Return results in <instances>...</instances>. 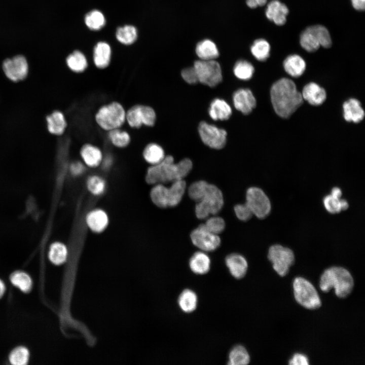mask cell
<instances>
[{
	"label": "cell",
	"instance_id": "4dcf8cb0",
	"mask_svg": "<svg viewBox=\"0 0 365 365\" xmlns=\"http://www.w3.org/2000/svg\"><path fill=\"white\" fill-rule=\"evenodd\" d=\"M250 361V357L247 350L241 345L235 346L229 352L228 364L246 365Z\"/></svg>",
	"mask_w": 365,
	"mask_h": 365
},
{
	"label": "cell",
	"instance_id": "e575fe53",
	"mask_svg": "<svg viewBox=\"0 0 365 365\" xmlns=\"http://www.w3.org/2000/svg\"><path fill=\"white\" fill-rule=\"evenodd\" d=\"M300 44L307 52H312L317 50L320 46L318 40L311 28L309 26L301 34Z\"/></svg>",
	"mask_w": 365,
	"mask_h": 365
},
{
	"label": "cell",
	"instance_id": "d4e9b609",
	"mask_svg": "<svg viewBox=\"0 0 365 365\" xmlns=\"http://www.w3.org/2000/svg\"><path fill=\"white\" fill-rule=\"evenodd\" d=\"M208 113L213 120H227L232 114V109L224 100L216 98L211 102Z\"/></svg>",
	"mask_w": 365,
	"mask_h": 365
},
{
	"label": "cell",
	"instance_id": "d6986e66",
	"mask_svg": "<svg viewBox=\"0 0 365 365\" xmlns=\"http://www.w3.org/2000/svg\"><path fill=\"white\" fill-rule=\"evenodd\" d=\"M80 153L84 164L88 167L95 168L101 164L103 155L97 146L85 143L81 147Z\"/></svg>",
	"mask_w": 365,
	"mask_h": 365
},
{
	"label": "cell",
	"instance_id": "277c9868",
	"mask_svg": "<svg viewBox=\"0 0 365 365\" xmlns=\"http://www.w3.org/2000/svg\"><path fill=\"white\" fill-rule=\"evenodd\" d=\"M126 112L121 103L112 101L98 109L95 115V120L101 129L109 131L123 126L126 122Z\"/></svg>",
	"mask_w": 365,
	"mask_h": 365
},
{
	"label": "cell",
	"instance_id": "1f68e13d",
	"mask_svg": "<svg viewBox=\"0 0 365 365\" xmlns=\"http://www.w3.org/2000/svg\"><path fill=\"white\" fill-rule=\"evenodd\" d=\"M68 256V249L62 243L56 242L50 246L48 257L50 261L54 265H60L65 262Z\"/></svg>",
	"mask_w": 365,
	"mask_h": 365
},
{
	"label": "cell",
	"instance_id": "4316f807",
	"mask_svg": "<svg viewBox=\"0 0 365 365\" xmlns=\"http://www.w3.org/2000/svg\"><path fill=\"white\" fill-rule=\"evenodd\" d=\"M196 53L201 60H214L219 55L216 45L211 40H204L199 42L196 47Z\"/></svg>",
	"mask_w": 365,
	"mask_h": 365
},
{
	"label": "cell",
	"instance_id": "30bf717a",
	"mask_svg": "<svg viewBox=\"0 0 365 365\" xmlns=\"http://www.w3.org/2000/svg\"><path fill=\"white\" fill-rule=\"evenodd\" d=\"M245 203L253 215L263 219L267 217L271 210V202L265 193L256 187L249 188L246 193Z\"/></svg>",
	"mask_w": 365,
	"mask_h": 365
},
{
	"label": "cell",
	"instance_id": "8992f818",
	"mask_svg": "<svg viewBox=\"0 0 365 365\" xmlns=\"http://www.w3.org/2000/svg\"><path fill=\"white\" fill-rule=\"evenodd\" d=\"M293 290L296 302L303 307L314 310L319 308L321 302L313 284L306 279L297 277L293 281Z\"/></svg>",
	"mask_w": 365,
	"mask_h": 365
},
{
	"label": "cell",
	"instance_id": "f1b7e54d",
	"mask_svg": "<svg viewBox=\"0 0 365 365\" xmlns=\"http://www.w3.org/2000/svg\"><path fill=\"white\" fill-rule=\"evenodd\" d=\"M142 156L144 160L151 165L160 163L165 157L163 148L156 143L148 144L143 150Z\"/></svg>",
	"mask_w": 365,
	"mask_h": 365
},
{
	"label": "cell",
	"instance_id": "83f0119b",
	"mask_svg": "<svg viewBox=\"0 0 365 365\" xmlns=\"http://www.w3.org/2000/svg\"><path fill=\"white\" fill-rule=\"evenodd\" d=\"M152 202L160 208L169 207V190L164 184L154 185L150 192Z\"/></svg>",
	"mask_w": 365,
	"mask_h": 365
},
{
	"label": "cell",
	"instance_id": "7bdbcfd3",
	"mask_svg": "<svg viewBox=\"0 0 365 365\" xmlns=\"http://www.w3.org/2000/svg\"><path fill=\"white\" fill-rule=\"evenodd\" d=\"M86 185L88 191L96 196L102 194L106 188L104 179L97 175L90 176L87 180Z\"/></svg>",
	"mask_w": 365,
	"mask_h": 365
},
{
	"label": "cell",
	"instance_id": "74e56055",
	"mask_svg": "<svg viewBox=\"0 0 365 365\" xmlns=\"http://www.w3.org/2000/svg\"><path fill=\"white\" fill-rule=\"evenodd\" d=\"M116 36L117 40L121 43L129 45L136 40L137 31L136 28L132 25H125L117 29Z\"/></svg>",
	"mask_w": 365,
	"mask_h": 365
},
{
	"label": "cell",
	"instance_id": "7c38bea8",
	"mask_svg": "<svg viewBox=\"0 0 365 365\" xmlns=\"http://www.w3.org/2000/svg\"><path fill=\"white\" fill-rule=\"evenodd\" d=\"M198 131L203 143L214 149L223 148L227 142V132L205 121L200 123Z\"/></svg>",
	"mask_w": 365,
	"mask_h": 365
},
{
	"label": "cell",
	"instance_id": "4fadbf2b",
	"mask_svg": "<svg viewBox=\"0 0 365 365\" xmlns=\"http://www.w3.org/2000/svg\"><path fill=\"white\" fill-rule=\"evenodd\" d=\"M190 237L195 246L206 252L216 250L221 244V239L218 235L208 231L204 224L200 225L193 230Z\"/></svg>",
	"mask_w": 365,
	"mask_h": 365
},
{
	"label": "cell",
	"instance_id": "484cf974",
	"mask_svg": "<svg viewBox=\"0 0 365 365\" xmlns=\"http://www.w3.org/2000/svg\"><path fill=\"white\" fill-rule=\"evenodd\" d=\"M177 303L179 308L185 313L194 312L198 305V296L191 289L186 288L179 294Z\"/></svg>",
	"mask_w": 365,
	"mask_h": 365
},
{
	"label": "cell",
	"instance_id": "f6af8a7d",
	"mask_svg": "<svg viewBox=\"0 0 365 365\" xmlns=\"http://www.w3.org/2000/svg\"><path fill=\"white\" fill-rule=\"evenodd\" d=\"M315 34L319 44L324 48H328L332 46V39L328 30L321 25L310 26Z\"/></svg>",
	"mask_w": 365,
	"mask_h": 365
},
{
	"label": "cell",
	"instance_id": "836d02e7",
	"mask_svg": "<svg viewBox=\"0 0 365 365\" xmlns=\"http://www.w3.org/2000/svg\"><path fill=\"white\" fill-rule=\"evenodd\" d=\"M169 191V207L177 206L181 201L186 189V183L184 179L174 181L168 187Z\"/></svg>",
	"mask_w": 365,
	"mask_h": 365
},
{
	"label": "cell",
	"instance_id": "f907efd6",
	"mask_svg": "<svg viewBox=\"0 0 365 365\" xmlns=\"http://www.w3.org/2000/svg\"><path fill=\"white\" fill-rule=\"evenodd\" d=\"M85 170V165L80 161H76L71 163L70 171L72 174L78 176L82 174Z\"/></svg>",
	"mask_w": 365,
	"mask_h": 365
},
{
	"label": "cell",
	"instance_id": "ac0fdd59",
	"mask_svg": "<svg viewBox=\"0 0 365 365\" xmlns=\"http://www.w3.org/2000/svg\"><path fill=\"white\" fill-rule=\"evenodd\" d=\"M48 131L51 134L59 136L63 134L67 127V121L64 114L59 110H54L46 118Z\"/></svg>",
	"mask_w": 365,
	"mask_h": 365
},
{
	"label": "cell",
	"instance_id": "52a82bcc",
	"mask_svg": "<svg viewBox=\"0 0 365 365\" xmlns=\"http://www.w3.org/2000/svg\"><path fill=\"white\" fill-rule=\"evenodd\" d=\"M268 258L274 270L280 276H285L295 263V255L291 249L280 244H274L268 250Z\"/></svg>",
	"mask_w": 365,
	"mask_h": 365
},
{
	"label": "cell",
	"instance_id": "3957f363",
	"mask_svg": "<svg viewBox=\"0 0 365 365\" xmlns=\"http://www.w3.org/2000/svg\"><path fill=\"white\" fill-rule=\"evenodd\" d=\"M354 280L351 273L344 268L334 266L324 270L321 275L319 287L325 293L332 288L336 295L340 298H345L353 290Z\"/></svg>",
	"mask_w": 365,
	"mask_h": 365
},
{
	"label": "cell",
	"instance_id": "8fae6325",
	"mask_svg": "<svg viewBox=\"0 0 365 365\" xmlns=\"http://www.w3.org/2000/svg\"><path fill=\"white\" fill-rule=\"evenodd\" d=\"M2 68L6 78L13 82L24 80L29 73L28 61L21 55L6 59L3 62Z\"/></svg>",
	"mask_w": 365,
	"mask_h": 365
},
{
	"label": "cell",
	"instance_id": "60d3db41",
	"mask_svg": "<svg viewBox=\"0 0 365 365\" xmlns=\"http://www.w3.org/2000/svg\"><path fill=\"white\" fill-rule=\"evenodd\" d=\"M254 69L253 65L248 61L241 60L235 64L233 72L235 76L241 80H248L251 78Z\"/></svg>",
	"mask_w": 365,
	"mask_h": 365
},
{
	"label": "cell",
	"instance_id": "db71d44e",
	"mask_svg": "<svg viewBox=\"0 0 365 365\" xmlns=\"http://www.w3.org/2000/svg\"><path fill=\"white\" fill-rule=\"evenodd\" d=\"M112 162H113V159H112V158L110 156H106L105 157H104V156H103L101 163L103 164L104 167H108L112 164Z\"/></svg>",
	"mask_w": 365,
	"mask_h": 365
},
{
	"label": "cell",
	"instance_id": "5b68a950",
	"mask_svg": "<svg viewBox=\"0 0 365 365\" xmlns=\"http://www.w3.org/2000/svg\"><path fill=\"white\" fill-rule=\"evenodd\" d=\"M224 205L223 195L216 186L208 184L202 199L196 204L195 214L199 219H205L209 215H215Z\"/></svg>",
	"mask_w": 365,
	"mask_h": 365
},
{
	"label": "cell",
	"instance_id": "7a4b0ae2",
	"mask_svg": "<svg viewBox=\"0 0 365 365\" xmlns=\"http://www.w3.org/2000/svg\"><path fill=\"white\" fill-rule=\"evenodd\" d=\"M193 167L191 160L185 158L174 163L172 156H165L160 163L151 165L147 170L145 180L151 185L165 184L183 179Z\"/></svg>",
	"mask_w": 365,
	"mask_h": 365
},
{
	"label": "cell",
	"instance_id": "b9f144b4",
	"mask_svg": "<svg viewBox=\"0 0 365 365\" xmlns=\"http://www.w3.org/2000/svg\"><path fill=\"white\" fill-rule=\"evenodd\" d=\"M29 358V352L27 348L24 346H19L14 348L9 354V361L13 365H25L27 364Z\"/></svg>",
	"mask_w": 365,
	"mask_h": 365
},
{
	"label": "cell",
	"instance_id": "9f6ffc18",
	"mask_svg": "<svg viewBox=\"0 0 365 365\" xmlns=\"http://www.w3.org/2000/svg\"><path fill=\"white\" fill-rule=\"evenodd\" d=\"M6 290V286L4 282L0 279V298L4 295Z\"/></svg>",
	"mask_w": 365,
	"mask_h": 365
},
{
	"label": "cell",
	"instance_id": "7402d4cb",
	"mask_svg": "<svg viewBox=\"0 0 365 365\" xmlns=\"http://www.w3.org/2000/svg\"><path fill=\"white\" fill-rule=\"evenodd\" d=\"M189 266L193 273L202 275L209 271L211 260L206 252L200 250L192 255L189 260Z\"/></svg>",
	"mask_w": 365,
	"mask_h": 365
},
{
	"label": "cell",
	"instance_id": "8d00e7d4",
	"mask_svg": "<svg viewBox=\"0 0 365 365\" xmlns=\"http://www.w3.org/2000/svg\"><path fill=\"white\" fill-rule=\"evenodd\" d=\"M12 284L23 292H28L32 288V281L30 276L23 271H16L10 276Z\"/></svg>",
	"mask_w": 365,
	"mask_h": 365
},
{
	"label": "cell",
	"instance_id": "e0dca14e",
	"mask_svg": "<svg viewBox=\"0 0 365 365\" xmlns=\"http://www.w3.org/2000/svg\"><path fill=\"white\" fill-rule=\"evenodd\" d=\"M267 18L277 25H283L286 21L288 14L287 6L278 0H273L267 5L266 12Z\"/></svg>",
	"mask_w": 365,
	"mask_h": 365
},
{
	"label": "cell",
	"instance_id": "f546056e",
	"mask_svg": "<svg viewBox=\"0 0 365 365\" xmlns=\"http://www.w3.org/2000/svg\"><path fill=\"white\" fill-rule=\"evenodd\" d=\"M66 63L69 69L75 73L84 72L88 66L86 56L78 50L74 51L67 57Z\"/></svg>",
	"mask_w": 365,
	"mask_h": 365
},
{
	"label": "cell",
	"instance_id": "9c48e42d",
	"mask_svg": "<svg viewBox=\"0 0 365 365\" xmlns=\"http://www.w3.org/2000/svg\"><path fill=\"white\" fill-rule=\"evenodd\" d=\"M156 120L155 111L149 105L135 104L126 112V122L132 128L138 129L143 125L153 126Z\"/></svg>",
	"mask_w": 365,
	"mask_h": 365
},
{
	"label": "cell",
	"instance_id": "d590c367",
	"mask_svg": "<svg viewBox=\"0 0 365 365\" xmlns=\"http://www.w3.org/2000/svg\"><path fill=\"white\" fill-rule=\"evenodd\" d=\"M325 209L330 213L336 214L347 209L349 207L348 202L341 198L327 195L323 199Z\"/></svg>",
	"mask_w": 365,
	"mask_h": 365
},
{
	"label": "cell",
	"instance_id": "bcb514c9",
	"mask_svg": "<svg viewBox=\"0 0 365 365\" xmlns=\"http://www.w3.org/2000/svg\"><path fill=\"white\" fill-rule=\"evenodd\" d=\"M204 225L208 231L216 235L222 233L225 228L224 220L218 216L208 218Z\"/></svg>",
	"mask_w": 365,
	"mask_h": 365
},
{
	"label": "cell",
	"instance_id": "44dd1931",
	"mask_svg": "<svg viewBox=\"0 0 365 365\" xmlns=\"http://www.w3.org/2000/svg\"><path fill=\"white\" fill-rule=\"evenodd\" d=\"M86 222L88 228L92 231L100 233L107 227L109 219L104 210L101 209H95L87 214Z\"/></svg>",
	"mask_w": 365,
	"mask_h": 365
},
{
	"label": "cell",
	"instance_id": "6da1fadb",
	"mask_svg": "<svg viewBox=\"0 0 365 365\" xmlns=\"http://www.w3.org/2000/svg\"><path fill=\"white\" fill-rule=\"evenodd\" d=\"M270 98L274 111L282 118H289L304 101L295 83L286 78L277 80L272 85Z\"/></svg>",
	"mask_w": 365,
	"mask_h": 365
},
{
	"label": "cell",
	"instance_id": "2e32d148",
	"mask_svg": "<svg viewBox=\"0 0 365 365\" xmlns=\"http://www.w3.org/2000/svg\"><path fill=\"white\" fill-rule=\"evenodd\" d=\"M301 94L303 100L314 106L320 105L326 99V93L324 89L314 82L306 84Z\"/></svg>",
	"mask_w": 365,
	"mask_h": 365
},
{
	"label": "cell",
	"instance_id": "681fc988",
	"mask_svg": "<svg viewBox=\"0 0 365 365\" xmlns=\"http://www.w3.org/2000/svg\"><path fill=\"white\" fill-rule=\"evenodd\" d=\"M288 364L291 365H308L309 363L308 358L305 355L296 353L289 360Z\"/></svg>",
	"mask_w": 365,
	"mask_h": 365
},
{
	"label": "cell",
	"instance_id": "cb8c5ba5",
	"mask_svg": "<svg viewBox=\"0 0 365 365\" xmlns=\"http://www.w3.org/2000/svg\"><path fill=\"white\" fill-rule=\"evenodd\" d=\"M306 64L304 59L297 54L287 56L283 61V67L289 76L298 78L304 72Z\"/></svg>",
	"mask_w": 365,
	"mask_h": 365
},
{
	"label": "cell",
	"instance_id": "c3c4849f",
	"mask_svg": "<svg viewBox=\"0 0 365 365\" xmlns=\"http://www.w3.org/2000/svg\"><path fill=\"white\" fill-rule=\"evenodd\" d=\"M183 79L188 84H194L198 82V77L194 66L184 69L181 72Z\"/></svg>",
	"mask_w": 365,
	"mask_h": 365
},
{
	"label": "cell",
	"instance_id": "ee69618b",
	"mask_svg": "<svg viewBox=\"0 0 365 365\" xmlns=\"http://www.w3.org/2000/svg\"><path fill=\"white\" fill-rule=\"evenodd\" d=\"M208 183L204 180H199L192 184L188 188V195L191 199L199 202L203 197Z\"/></svg>",
	"mask_w": 365,
	"mask_h": 365
},
{
	"label": "cell",
	"instance_id": "5bb4252c",
	"mask_svg": "<svg viewBox=\"0 0 365 365\" xmlns=\"http://www.w3.org/2000/svg\"><path fill=\"white\" fill-rule=\"evenodd\" d=\"M235 107L244 115L250 114L255 108L257 101L251 91L248 89H239L233 95Z\"/></svg>",
	"mask_w": 365,
	"mask_h": 365
},
{
	"label": "cell",
	"instance_id": "11a10c76",
	"mask_svg": "<svg viewBox=\"0 0 365 365\" xmlns=\"http://www.w3.org/2000/svg\"><path fill=\"white\" fill-rule=\"evenodd\" d=\"M330 194L334 197L341 198L342 196V191L338 187H334L332 189Z\"/></svg>",
	"mask_w": 365,
	"mask_h": 365
},
{
	"label": "cell",
	"instance_id": "7dc6e473",
	"mask_svg": "<svg viewBox=\"0 0 365 365\" xmlns=\"http://www.w3.org/2000/svg\"><path fill=\"white\" fill-rule=\"evenodd\" d=\"M234 211L237 218L242 221H247L253 215L251 211L245 203L236 205L234 207Z\"/></svg>",
	"mask_w": 365,
	"mask_h": 365
},
{
	"label": "cell",
	"instance_id": "816d5d0a",
	"mask_svg": "<svg viewBox=\"0 0 365 365\" xmlns=\"http://www.w3.org/2000/svg\"><path fill=\"white\" fill-rule=\"evenodd\" d=\"M267 0H246L247 5L250 8H256L266 4Z\"/></svg>",
	"mask_w": 365,
	"mask_h": 365
},
{
	"label": "cell",
	"instance_id": "f35d334b",
	"mask_svg": "<svg viewBox=\"0 0 365 365\" xmlns=\"http://www.w3.org/2000/svg\"><path fill=\"white\" fill-rule=\"evenodd\" d=\"M252 55L259 61H265L269 57L270 46L265 40L259 39L254 41L250 48Z\"/></svg>",
	"mask_w": 365,
	"mask_h": 365
},
{
	"label": "cell",
	"instance_id": "ffe728a7",
	"mask_svg": "<svg viewBox=\"0 0 365 365\" xmlns=\"http://www.w3.org/2000/svg\"><path fill=\"white\" fill-rule=\"evenodd\" d=\"M343 117L347 122L358 123L364 118L365 113L360 102L356 98H350L343 104Z\"/></svg>",
	"mask_w": 365,
	"mask_h": 365
},
{
	"label": "cell",
	"instance_id": "d6a6232c",
	"mask_svg": "<svg viewBox=\"0 0 365 365\" xmlns=\"http://www.w3.org/2000/svg\"><path fill=\"white\" fill-rule=\"evenodd\" d=\"M107 136L111 144L118 148H126L131 141L129 133L121 128L107 131Z\"/></svg>",
	"mask_w": 365,
	"mask_h": 365
},
{
	"label": "cell",
	"instance_id": "ab89813d",
	"mask_svg": "<svg viewBox=\"0 0 365 365\" xmlns=\"http://www.w3.org/2000/svg\"><path fill=\"white\" fill-rule=\"evenodd\" d=\"M105 22L103 14L97 10L89 12L85 18L86 26L92 30H98L101 29L105 25Z\"/></svg>",
	"mask_w": 365,
	"mask_h": 365
},
{
	"label": "cell",
	"instance_id": "603a6c76",
	"mask_svg": "<svg viewBox=\"0 0 365 365\" xmlns=\"http://www.w3.org/2000/svg\"><path fill=\"white\" fill-rule=\"evenodd\" d=\"M110 46L104 42L98 43L94 49L93 61L95 65L99 69H104L110 64L111 59Z\"/></svg>",
	"mask_w": 365,
	"mask_h": 365
},
{
	"label": "cell",
	"instance_id": "f5cc1de1",
	"mask_svg": "<svg viewBox=\"0 0 365 365\" xmlns=\"http://www.w3.org/2000/svg\"><path fill=\"white\" fill-rule=\"evenodd\" d=\"M353 8L358 11H363L365 8V0H351Z\"/></svg>",
	"mask_w": 365,
	"mask_h": 365
},
{
	"label": "cell",
	"instance_id": "ba28073f",
	"mask_svg": "<svg viewBox=\"0 0 365 365\" xmlns=\"http://www.w3.org/2000/svg\"><path fill=\"white\" fill-rule=\"evenodd\" d=\"M194 67L198 82L210 87H215L222 81V69L214 60H199L194 62Z\"/></svg>",
	"mask_w": 365,
	"mask_h": 365
},
{
	"label": "cell",
	"instance_id": "9a60e30c",
	"mask_svg": "<svg viewBox=\"0 0 365 365\" xmlns=\"http://www.w3.org/2000/svg\"><path fill=\"white\" fill-rule=\"evenodd\" d=\"M225 264L230 274L235 278L240 279L243 278L248 270V263L241 254L232 253L225 258Z\"/></svg>",
	"mask_w": 365,
	"mask_h": 365
}]
</instances>
